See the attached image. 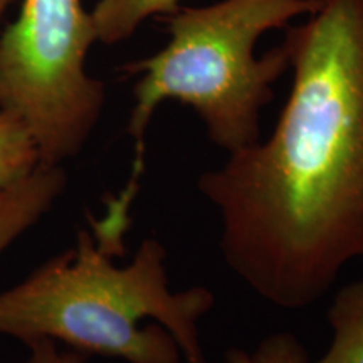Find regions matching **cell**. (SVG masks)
Returning a JSON list of instances; mask_svg holds the SVG:
<instances>
[{
    "instance_id": "6da1fadb",
    "label": "cell",
    "mask_w": 363,
    "mask_h": 363,
    "mask_svg": "<svg viewBox=\"0 0 363 363\" xmlns=\"http://www.w3.org/2000/svg\"><path fill=\"white\" fill-rule=\"evenodd\" d=\"M283 44L293 83L276 128L197 185L225 264L294 311L363 257V0H321Z\"/></svg>"
},
{
    "instance_id": "8fae6325",
    "label": "cell",
    "mask_w": 363,
    "mask_h": 363,
    "mask_svg": "<svg viewBox=\"0 0 363 363\" xmlns=\"http://www.w3.org/2000/svg\"><path fill=\"white\" fill-rule=\"evenodd\" d=\"M12 0H0V19H2V13L6 12V9L11 6Z\"/></svg>"
},
{
    "instance_id": "277c9868",
    "label": "cell",
    "mask_w": 363,
    "mask_h": 363,
    "mask_svg": "<svg viewBox=\"0 0 363 363\" xmlns=\"http://www.w3.org/2000/svg\"><path fill=\"white\" fill-rule=\"evenodd\" d=\"M94 43L81 0H22L0 34V110L26 126L40 165L61 167L96 128L104 86L86 72Z\"/></svg>"
},
{
    "instance_id": "7a4b0ae2",
    "label": "cell",
    "mask_w": 363,
    "mask_h": 363,
    "mask_svg": "<svg viewBox=\"0 0 363 363\" xmlns=\"http://www.w3.org/2000/svg\"><path fill=\"white\" fill-rule=\"evenodd\" d=\"M321 0H220L207 7L177 9L169 16L170 40L153 56L126 66L140 74L128 120L133 169L125 189L91 220L99 246L125 251L131 206L145 169V135L163 101H180L197 113L212 143L235 153L261 140V113L274 98L272 86L289 69L284 44L256 57L257 40L310 16Z\"/></svg>"
},
{
    "instance_id": "30bf717a",
    "label": "cell",
    "mask_w": 363,
    "mask_h": 363,
    "mask_svg": "<svg viewBox=\"0 0 363 363\" xmlns=\"http://www.w3.org/2000/svg\"><path fill=\"white\" fill-rule=\"evenodd\" d=\"M21 227L9 214L0 212V252L6 249L13 239L19 238Z\"/></svg>"
},
{
    "instance_id": "3957f363",
    "label": "cell",
    "mask_w": 363,
    "mask_h": 363,
    "mask_svg": "<svg viewBox=\"0 0 363 363\" xmlns=\"http://www.w3.org/2000/svg\"><path fill=\"white\" fill-rule=\"evenodd\" d=\"M214 305L206 286L172 291L158 239H145L128 264L116 266L83 229L74 249L0 291V335L126 363H207L199 321Z\"/></svg>"
},
{
    "instance_id": "8992f818",
    "label": "cell",
    "mask_w": 363,
    "mask_h": 363,
    "mask_svg": "<svg viewBox=\"0 0 363 363\" xmlns=\"http://www.w3.org/2000/svg\"><path fill=\"white\" fill-rule=\"evenodd\" d=\"M180 0H98L91 12L98 43H123L150 17L174 13Z\"/></svg>"
},
{
    "instance_id": "9c48e42d",
    "label": "cell",
    "mask_w": 363,
    "mask_h": 363,
    "mask_svg": "<svg viewBox=\"0 0 363 363\" xmlns=\"http://www.w3.org/2000/svg\"><path fill=\"white\" fill-rule=\"evenodd\" d=\"M29 360L27 363H88V355L78 350H61L56 342L48 338H38L27 342Z\"/></svg>"
},
{
    "instance_id": "52a82bcc",
    "label": "cell",
    "mask_w": 363,
    "mask_h": 363,
    "mask_svg": "<svg viewBox=\"0 0 363 363\" xmlns=\"http://www.w3.org/2000/svg\"><path fill=\"white\" fill-rule=\"evenodd\" d=\"M39 165L33 136L16 116L0 110V192L24 180Z\"/></svg>"
},
{
    "instance_id": "5b68a950",
    "label": "cell",
    "mask_w": 363,
    "mask_h": 363,
    "mask_svg": "<svg viewBox=\"0 0 363 363\" xmlns=\"http://www.w3.org/2000/svg\"><path fill=\"white\" fill-rule=\"evenodd\" d=\"M326 320L333 338L315 363H363V279L348 283L335 294Z\"/></svg>"
},
{
    "instance_id": "ba28073f",
    "label": "cell",
    "mask_w": 363,
    "mask_h": 363,
    "mask_svg": "<svg viewBox=\"0 0 363 363\" xmlns=\"http://www.w3.org/2000/svg\"><path fill=\"white\" fill-rule=\"evenodd\" d=\"M225 363H310V360L301 340L288 331H281L266 337L252 352L229 348Z\"/></svg>"
}]
</instances>
